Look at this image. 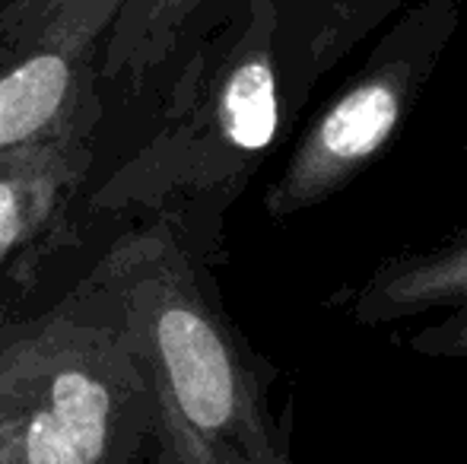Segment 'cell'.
<instances>
[{"instance_id": "7", "label": "cell", "mask_w": 467, "mask_h": 464, "mask_svg": "<svg viewBox=\"0 0 467 464\" xmlns=\"http://www.w3.org/2000/svg\"><path fill=\"white\" fill-rule=\"evenodd\" d=\"M462 303H467V226L423 248L388 254L350 290L344 286L331 296L334 309L363 328L439 315Z\"/></svg>"}, {"instance_id": "6", "label": "cell", "mask_w": 467, "mask_h": 464, "mask_svg": "<svg viewBox=\"0 0 467 464\" xmlns=\"http://www.w3.org/2000/svg\"><path fill=\"white\" fill-rule=\"evenodd\" d=\"M102 128L0 156V322L64 293L111 232L87 217Z\"/></svg>"}, {"instance_id": "5", "label": "cell", "mask_w": 467, "mask_h": 464, "mask_svg": "<svg viewBox=\"0 0 467 464\" xmlns=\"http://www.w3.org/2000/svg\"><path fill=\"white\" fill-rule=\"evenodd\" d=\"M128 0H0V156L102 128V61Z\"/></svg>"}, {"instance_id": "8", "label": "cell", "mask_w": 467, "mask_h": 464, "mask_svg": "<svg viewBox=\"0 0 467 464\" xmlns=\"http://www.w3.org/2000/svg\"><path fill=\"white\" fill-rule=\"evenodd\" d=\"M277 48L283 93L293 121L312 102L318 83L359 45L385 29L410 0H277Z\"/></svg>"}, {"instance_id": "9", "label": "cell", "mask_w": 467, "mask_h": 464, "mask_svg": "<svg viewBox=\"0 0 467 464\" xmlns=\"http://www.w3.org/2000/svg\"><path fill=\"white\" fill-rule=\"evenodd\" d=\"M404 347L420 353V356L467 363V303L439 312L430 325H423V328H417L413 335H407Z\"/></svg>"}, {"instance_id": "4", "label": "cell", "mask_w": 467, "mask_h": 464, "mask_svg": "<svg viewBox=\"0 0 467 464\" xmlns=\"http://www.w3.org/2000/svg\"><path fill=\"white\" fill-rule=\"evenodd\" d=\"M467 0H410L375 32L366 61L293 134L286 160L265 194L271 220H293L350 191L394 147L423 102Z\"/></svg>"}, {"instance_id": "3", "label": "cell", "mask_w": 467, "mask_h": 464, "mask_svg": "<svg viewBox=\"0 0 467 464\" xmlns=\"http://www.w3.org/2000/svg\"><path fill=\"white\" fill-rule=\"evenodd\" d=\"M150 407L80 280L0 322V464H147Z\"/></svg>"}, {"instance_id": "1", "label": "cell", "mask_w": 467, "mask_h": 464, "mask_svg": "<svg viewBox=\"0 0 467 464\" xmlns=\"http://www.w3.org/2000/svg\"><path fill=\"white\" fill-rule=\"evenodd\" d=\"M150 407L147 464H296V401L235 325L216 267L166 220L121 226L80 271Z\"/></svg>"}, {"instance_id": "2", "label": "cell", "mask_w": 467, "mask_h": 464, "mask_svg": "<svg viewBox=\"0 0 467 464\" xmlns=\"http://www.w3.org/2000/svg\"><path fill=\"white\" fill-rule=\"evenodd\" d=\"M277 26V0H242L191 51L134 140L89 185L96 230L166 220L213 267L226 261L229 211L296 134Z\"/></svg>"}]
</instances>
